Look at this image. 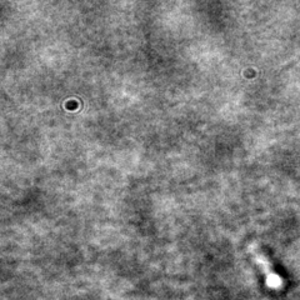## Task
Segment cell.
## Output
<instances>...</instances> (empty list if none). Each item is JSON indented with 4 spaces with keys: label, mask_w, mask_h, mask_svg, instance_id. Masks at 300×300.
I'll return each instance as SVG.
<instances>
[{
    "label": "cell",
    "mask_w": 300,
    "mask_h": 300,
    "mask_svg": "<svg viewBox=\"0 0 300 300\" xmlns=\"http://www.w3.org/2000/svg\"><path fill=\"white\" fill-rule=\"evenodd\" d=\"M249 253L253 257V259H254V262L257 263V265L259 266L260 270H262L264 277H265V283L269 288L274 289V290H279V289L284 287L283 278L275 271L270 260L265 257V254H264L262 250L258 248L255 244H252L249 246Z\"/></svg>",
    "instance_id": "6da1fadb"
}]
</instances>
